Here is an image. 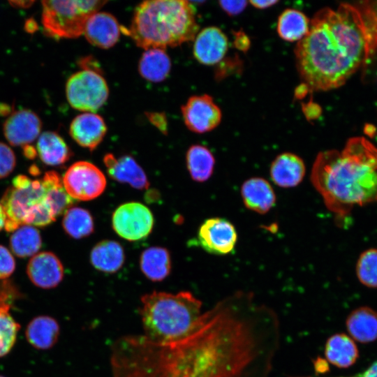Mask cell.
Segmentation results:
<instances>
[{
	"label": "cell",
	"mask_w": 377,
	"mask_h": 377,
	"mask_svg": "<svg viewBox=\"0 0 377 377\" xmlns=\"http://www.w3.org/2000/svg\"><path fill=\"white\" fill-rule=\"evenodd\" d=\"M140 267L147 279L153 281H161L165 279L170 272V253L163 247H149L141 253Z\"/></svg>",
	"instance_id": "4316f807"
},
{
	"label": "cell",
	"mask_w": 377,
	"mask_h": 377,
	"mask_svg": "<svg viewBox=\"0 0 377 377\" xmlns=\"http://www.w3.org/2000/svg\"><path fill=\"white\" fill-rule=\"evenodd\" d=\"M302 111L306 118L309 121L317 119L321 114L320 107L312 101L303 103Z\"/></svg>",
	"instance_id": "f35d334b"
},
{
	"label": "cell",
	"mask_w": 377,
	"mask_h": 377,
	"mask_svg": "<svg viewBox=\"0 0 377 377\" xmlns=\"http://www.w3.org/2000/svg\"><path fill=\"white\" fill-rule=\"evenodd\" d=\"M228 45V37L221 29L216 27H205L194 38L193 56L203 65H215L223 59Z\"/></svg>",
	"instance_id": "9a60e30c"
},
{
	"label": "cell",
	"mask_w": 377,
	"mask_h": 377,
	"mask_svg": "<svg viewBox=\"0 0 377 377\" xmlns=\"http://www.w3.org/2000/svg\"><path fill=\"white\" fill-rule=\"evenodd\" d=\"M309 91V89L307 86L302 83L297 87L295 95L297 98L301 99L304 98Z\"/></svg>",
	"instance_id": "7bdbcfd3"
},
{
	"label": "cell",
	"mask_w": 377,
	"mask_h": 377,
	"mask_svg": "<svg viewBox=\"0 0 377 377\" xmlns=\"http://www.w3.org/2000/svg\"><path fill=\"white\" fill-rule=\"evenodd\" d=\"M63 184L68 195L75 200L87 201L101 195L106 187L103 172L88 161L72 164L64 175Z\"/></svg>",
	"instance_id": "9c48e42d"
},
{
	"label": "cell",
	"mask_w": 377,
	"mask_h": 377,
	"mask_svg": "<svg viewBox=\"0 0 377 377\" xmlns=\"http://www.w3.org/2000/svg\"><path fill=\"white\" fill-rule=\"evenodd\" d=\"M16 164L15 155L6 144L0 142V179L8 177Z\"/></svg>",
	"instance_id": "e575fe53"
},
{
	"label": "cell",
	"mask_w": 377,
	"mask_h": 377,
	"mask_svg": "<svg viewBox=\"0 0 377 377\" xmlns=\"http://www.w3.org/2000/svg\"><path fill=\"white\" fill-rule=\"evenodd\" d=\"M154 222L149 209L138 202L121 205L112 216L113 230L121 238L131 242L145 239L151 233Z\"/></svg>",
	"instance_id": "30bf717a"
},
{
	"label": "cell",
	"mask_w": 377,
	"mask_h": 377,
	"mask_svg": "<svg viewBox=\"0 0 377 377\" xmlns=\"http://www.w3.org/2000/svg\"><path fill=\"white\" fill-rule=\"evenodd\" d=\"M195 9L185 0H150L135 9L126 33L145 50L165 49L194 40L198 33Z\"/></svg>",
	"instance_id": "277c9868"
},
{
	"label": "cell",
	"mask_w": 377,
	"mask_h": 377,
	"mask_svg": "<svg viewBox=\"0 0 377 377\" xmlns=\"http://www.w3.org/2000/svg\"><path fill=\"white\" fill-rule=\"evenodd\" d=\"M15 269V261L10 251L0 245V279L10 276Z\"/></svg>",
	"instance_id": "d590c367"
},
{
	"label": "cell",
	"mask_w": 377,
	"mask_h": 377,
	"mask_svg": "<svg viewBox=\"0 0 377 377\" xmlns=\"http://www.w3.org/2000/svg\"><path fill=\"white\" fill-rule=\"evenodd\" d=\"M8 303L0 304V357L14 346L20 326L10 313Z\"/></svg>",
	"instance_id": "d6a6232c"
},
{
	"label": "cell",
	"mask_w": 377,
	"mask_h": 377,
	"mask_svg": "<svg viewBox=\"0 0 377 377\" xmlns=\"http://www.w3.org/2000/svg\"><path fill=\"white\" fill-rule=\"evenodd\" d=\"M0 377H5V376L0 375Z\"/></svg>",
	"instance_id": "bcb514c9"
},
{
	"label": "cell",
	"mask_w": 377,
	"mask_h": 377,
	"mask_svg": "<svg viewBox=\"0 0 377 377\" xmlns=\"http://www.w3.org/2000/svg\"><path fill=\"white\" fill-rule=\"evenodd\" d=\"M105 1H43L41 22L45 32L55 38H74L84 33L89 17Z\"/></svg>",
	"instance_id": "8992f818"
},
{
	"label": "cell",
	"mask_w": 377,
	"mask_h": 377,
	"mask_svg": "<svg viewBox=\"0 0 377 377\" xmlns=\"http://www.w3.org/2000/svg\"><path fill=\"white\" fill-rule=\"evenodd\" d=\"M27 341L33 347L40 350L52 348L59 336L58 322L49 316H38L34 318L25 330Z\"/></svg>",
	"instance_id": "603a6c76"
},
{
	"label": "cell",
	"mask_w": 377,
	"mask_h": 377,
	"mask_svg": "<svg viewBox=\"0 0 377 377\" xmlns=\"http://www.w3.org/2000/svg\"><path fill=\"white\" fill-rule=\"evenodd\" d=\"M359 377H377V361L374 362L362 375Z\"/></svg>",
	"instance_id": "b9f144b4"
},
{
	"label": "cell",
	"mask_w": 377,
	"mask_h": 377,
	"mask_svg": "<svg viewBox=\"0 0 377 377\" xmlns=\"http://www.w3.org/2000/svg\"><path fill=\"white\" fill-rule=\"evenodd\" d=\"M148 119L156 127L160 129L161 132H166L167 120L165 116L163 113H149Z\"/></svg>",
	"instance_id": "ab89813d"
},
{
	"label": "cell",
	"mask_w": 377,
	"mask_h": 377,
	"mask_svg": "<svg viewBox=\"0 0 377 377\" xmlns=\"http://www.w3.org/2000/svg\"><path fill=\"white\" fill-rule=\"evenodd\" d=\"M36 152L43 163L51 166L63 165L72 156V151L64 140L54 131H45L40 134Z\"/></svg>",
	"instance_id": "d4e9b609"
},
{
	"label": "cell",
	"mask_w": 377,
	"mask_h": 377,
	"mask_svg": "<svg viewBox=\"0 0 377 377\" xmlns=\"http://www.w3.org/2000/svg\"><path fill=\"white\" fill-rule=\"evenodd\" d=\"M125 260L121 245L114 240H103L97 243L90 253L93 267L104 273L112 274L121 269Z\"/></svg>",
	"instance_id": "cb8c5ba5"
},
{
	"label": "cell",
	"mask_w": 377,
	"mask_h": 377,
	"mask_svg": "<svg viewBox=\"0 0 377 377\" xmlns=\"http://www.w3.org/2000/svg\"><path fill=\"white\" fill-rule=\"evenodd\" d=\"M249 3L255 8L258 9H265L269 8L278 3V1H250Z\"/></svg>",
	"instance_id": "60d3db41"
},
{
	"label": "cell",
	"mask_w": 377,
	"mask_h": 377,
	"mask_svg": "<svg viewBox=\"0 0 377 377\" xmlns=\"http://www.w3.org/2000/svg\"><path fill=\"white\" fill-rule=\"evenodd\" d=\"M107 133L104 119L94 112H84L71 121L69 133L81 147L93 151L101 144Z\"/></svg>",
	"instance_id": "2e32d148"
},
{
	"label": "cell",
	"mask_w": 377,
	"mask_h": 377,
	"mask_svg": "<svg viewBox=\"0 0 377 377\" xmlns=\"http://www.w3.org/2000/svg\"><path fill=\"white\" fill-rule=\"evenodd\" d=\"M269 172L275 184L283 188H290L301 183L305 175L306 168L299 156L285 152L275 158Z\"/></svg>",
	"instance_id": "d6986e66"
},
{
	"label": "cell",
	"mask_w": 377,
	"mask_h": 377,
	"mask_svg": "<svg viewBox=\"0 0 377 377\" xmlns=\"http://www.w3.org/2000/svg\"><path fill=\"white\" fill-rule=\"evenodd\" d=\"M40 180L46 200L57 217L71 208L75 200L66 191L62 179L57 172L54 170L46 172Z\"/></svg>",
	"instance_id": "f1b7e54d"
},
{
	"label": "cell",
	"mask_w": 377,
	"mask_h": 377,
	"mask_svg": "<svg viewBox=\"0 0 377 377\" xmlns=\"http://www.w3.org/2000/svg\"><path fill=\"white\" fill-rule=\"evenodd\" d=\"M45 199V190L40 179H31L22 175L16 176L1 201L6 216L4 228L13 232L24 225L29 212Z\"/></svg>",
	"instance_id": "52a82bcc"
},
{
	"label": "cell",
	"mask_w": 377,
	"mask_h": 377,
	"mask_svg": "<svg viewBox=\"0 0 377 377\" xmlns=\"http://www.w3.org/2000/svg\"><path fill=\"white\" fill-rule=\"evenodd\" d=\"M346 326L350 337L367 343L377 339V311L368 306L354 309L347 317Z\"/></svg>",
	"instance_id": "7402d4cb"
},
{
	"label": "cell",
	"mask_w": 377,
	"mask_h": 377,
	"mask_svg": "<svg viewBox=\"0 0 377 377\" xmlns=\"http://www.w3.org/2000/svg\"><path fill=\"white\" fill-rule=\"evenodd\" d=\"M181 111L186 127L196 133L212 131L222 118L220 108L208 94L191 96L182 106Z\"/></svg>",
	"instance_id": "8fae6325"
},
{
	"label": "cell",
	"mask_w": 377,
	"mask_h": 377,
	"mask_svg": "<svg viewBox=\"0 0 377 377\" xmlns=\"http://www.w3.org/2000/svg\"><path fill=\"white\" fill-rule=\"evenodd\" d=\"M24 154L28 158L31 159L35 158L37 152L33 147L27 145L24 147Z\"/></svg>",
	"instance_id": "ee69618b"
},
{
	"label": "cell",
	"mask_w": 377,
	"mask_h": 377,
	"mask_svg": "<svg viewBox=\"0 0 377 377\" xmlns=\"http://www.w3.org/2000/svg\"><path fill=\"white\" fill-rule=\"evenodd\" d=\"M144 334L154 342H169L186 335L202 315V302L189 291H154L141 297Z\"/></svg>",
	"instance_id": "5b68a950"
},
{
	"label": "cell",
	"mask_w": 377,
	"mask_h": 377,
	"mask_svg": "<svg viewBox=\"0 0 377 377\" xmlns=\"http://www.w3.org/2000/svg\"><path fill=\"white\" fill-rule=\"evenodd\" d=\"M42 245L38 230L30 225H22L14 230L10 237V248L19 258L33 256Z\"/></svg>",
	"instance_id": "4dcf8cb0"
},
{
	"label": "cell",
	"mask_w": 377,
	"mask_h": 377,
	"mask_svg": "<svg viewBox=\"0 0 377 377\" xmlns=\"http://www.w3.org/2000/svg\"><path fill=\"white\" fill-rule=\"evenodd\" d=\"M6 216L3 207L0 202V231L5 228Z\"/></svg>",
	"instance_id": "f6af8a7d"
},
{
	"label": "cell",
	"mask_w": 377,
	"mask_h": 377,
	"mask_svg": "<svg viewBox=\"0 0 377 377\" xmlns=\"http://www.w3.org/2000/svg\"><path fill=\"white\" fill-rule=\"evenodd\" d=\"M241 195L246 208L261 214L269 212L276 202L272 186L260 177L246 180L241 187Z\"/></svg>",
	"instance_id": "ffe728a7"
},
{
	"label": "cell",
	"mask_w": 377,
	"mask_h": 377,
	"mask_svg": "<svg viewBox=\"0 0 377 377\" xmlns=\"http://www.w3.org/2000/svg\"><path fill=\"white\" fill-rule=\"evenodd\" d=\"M355 269L362 284L369 288H377V249L363 251L358 258Z\"/></svg>",
	"instance_id": "836d02e7"
},
{
	"label": "cell",
	"mask_w": 377,
	"mask_h": 377,
	"mask_svg": "<svg viewBox=\"0 0 377 377\" xmlns=\"http://www.w3.org/2000/svg\"><path fill=\"white\" fill-rule=\"evenodd\" d=\"M186 165L191 178L203 182L213 173L215 159L210 150L200 145L191 146L186 152Z\"/></svg>",
	"instance_id": "f546056e"
},
{
	"label": "cell",
	"mask_w": 377,
	"mask_h": 377,
	"mask_svg": "<svg viewBox=\"0 0 377 377\" xmlns=\"http://www.w3.org/2000/svg\"><path fill=\"white\" fill-rule=\"evenodd\" d=\"M103 163L112 179L139 190L149 187L145 172L132 156L124 155L117 158L112 154H108L103 158Z\"/></svg>",
	"instance_id": "ac0fdd59"
},
{
	"label": "cell",
	"mask_w": 377,
	"mask_h": 377,
	"mask_svg": "<svg viewBox=\"0 0 377 377\" xmlns=\"http://www.w3.org/2000/svg\"><path fill=\"white\" fill-rule=\"evenodd\" d=\"M62 227L68 235L77 239L90 235L94 231V224L88 210L74 207L65 212Z\"/></svg>",
	"instance_id": "1f68e13d"
},
{
	"label": "cell",
	"mask_w": 377,
	"mask_h": 377,
	"mask_svg": "<svg viewBox=\"0 0 377 377\" xmlns=\"http://www.w3.org/2000/svg\"><path fill=\"white\" fill-rule=\"evenodd\" d=\"M311 181L336 218L356 206L377 201V148L363 137L349 139L341 151L320 152Z\"/></svg>",
	"instance_id": "3957f363"
},
{
	"label": "cell",
	"mask_w": 377,
	"mask_h": 377,
	"mask_svg": "<svg viewBox=\"0 0 377 377\" xmlns=\"http://www.w3.org/2000/svg\"><path fill=\"white\" fill-rule=\"evenodd\" d=\"M200 245L206 251L225 255L233 251L237 234L235 226L223 218H210L200 226L198 232Z\"/></svg>",
	"instance_id": "7c38bea8"
},
{
	"label": "cell",
	"mask_w": 377,
	"mask_h": 377,
	"mask_svg": "<svg viewBox=\"0 0 377 377\" xmlns=\"http://www.w3.org/2000/svg\"><path fill=\"white\" fill-rule=\"evenodd\" d=\"M310 20L302 11L287 8L279 15L276 30L279 37L288 42L297 43L309 32Z\"/></svg>",
	"instance_id": "83f0119b"
},
{
	"label": "cell",
	"mask_w": 377,
	"mask_h": 377,
	"mask_svg": "<svg viewBox=\"0 0 377 377\" xmlns=\"http://www.w3.org/2000/svg\"><path fill=\"white\" fill-rule=\"evenodd\" d=\"M324 354L328 362L339 369L351 367L359 357L354 340L344 333L334 334L327 339Z\"/></svg>",
	"instance_id": "44dd1931"
},
{
	"label": "cell",
	"mask_w": 377,
	"mask_h": 377,
	"mask_svg": "<svg viewBox=\"0 0 377 377\" xmlns=\"http://www.w3.org/2000/svg\"><path fill=\"white\" fill-rule=\"evenodd\" d=\"M170 69L171 61L164 49L145 50L139 61L140 75L152 82L163 81L169 75Z\"/></svg>",
	"instance_id": "484cf974"
},
{
	"label": "cell",
	"mask_w": 377,
	"mask_h": 377,
	"mask_svg": "<svg viewBox=\"0 0 377 377\" xmlns=\"http://www.w3.org/2000/svg\"><path fill=\"white\" fill-rule=\"evenodd\" d=\"M233 35L235 47L242 52H246L251 45L248 36L242 31H235Z\"/></svg>",
	"instance_id": "74e56055"
},
{
	"label": "cell",
	"mask_w": 377,
	"mask_h": 377,
	"mask_svg": "<svg viewBox=\"0 0 377 377\" xmlns=\"http://www.w3.org/2000/svg\"><path fill=\"white\" fill-rule=\"evenodd\" d=\"M66 95L72 108L85 112H94L108 100L109 88L98 70L82 68L68 79Z\"/></svg>",
	"instance_id": "ba28073f"
},
{
	"label": "cell",
	"mask_w": 377,
	"mask_h": 377,
	"mask_svg": "<svg viewBox=\"0 0 377 377\" xmlns=\"http://www.w3.org/2000/svg\"><path fill=\"white\" fill-rule=\"evenodd\" d=\"M41 128L39 117L30 110L23 109L13 112L6 119L3 130L10 145L24 147L39 137Z\"/></svg>",
	"instance_id": "4fadbf2b"
},
{
	"label": "cell",
	"mask_w": 377,
	"mask_h": 377,
	"mask_svg": "<svg viewBox=\"0 0 377 377\" xmlns=\"http://www.w3.org/2000/svg\"><path fill=\"white\" fill-rule=\"evenodd\" d=\"M377 46V15L369 6L324 8L310 20L295 50L299 75L309 91L343 85Z\"/></svg>",
	"instance_id": "7a4b0ae2"
},
{
	"label": "cell",
	"mask_w": 377,
	"mask_h": 377,
	"mask_svg": "<svg viewBox=\"0 0 377 377\" xmlns=\"http://www.w3.org/2000/svg\"><path fill=\"white\" fill-rule=\"evenodd\" d=\"M280 339L277 313L240 290L202 313L180 339L121 337L111 368L114 377H269Z\"/></svg>",
	"instance_id": "6da1fadb"
},
{
	"label": "cell",
	"mask_w": 377,
	"mask_h": 377,
	"mask_svg": "<svg viewBox=\"0 0 377 377\" xmlns=\"http://www.w3.org/2000/svg\"><path fill=\"white\" fill-rule=\"evenodd\" d=\"M121 27L110 13L96 12L87 20L83 34L91 45L108 49L118 41Z\"/></svg>",
	"instance_id": "e0dca14e"
},
{
	"label": "cell",
	"mask_w": 377,
	"mask_h": 377,
	"mask_svg": "<svg viewBox=\"0 0 377 377\" xmlns=\"http://www.w3.org/2000/svg\"><path fill=\"white\" fill-rule=\"evenodd\" d=\"M219 6L228 15L234 16L242 13L247 6L246 1H220Z\"/></svg>",
	"instance_id": "8d00e7d4"
},
{
	"label": "cell",
	"mask_w": 377,
	"mask_h": 377,
	"mask_svg": "<svg viewBox=\"0 0 377 377\" xmlns=\"http://www.w3.org/2000/svg\"><path fill=\"white\" fill-rule=\"evenodd\" d=\"M27 274L36 286L50 289L61 282L64 269L61 262L54 253L43 251L37 253L29 260Z\"/></svg>",
	"instance_id": "5bb4252c"
}]
</instances>
